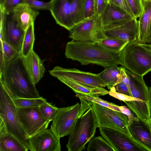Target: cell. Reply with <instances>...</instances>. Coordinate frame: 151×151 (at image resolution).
<instances>
[{
	"label": "cell",
	"instance_id": "cell-41",
	"mask_svg": "<svg viewBox=\"0 0 151 151\" xmlns=\"http://www.w3.org/2000/svg\"><path fill=\"white\" fill-rule=\"evenodd\" d=\"M120 71V77L122 81L127 86L128 89L129 95L130 96V82L124 67H119Z\"/></svg>",
	"mask_w": 151,
	"mask_h": 151
},
{
	"label": "cell",
	"instance_id": "cell-15",
	"mask_svg": "<svg viewBox=\"0 0 151 151\" xmlns=\"http://www.w3.org/2000/svg\"><path fill=\"white\" fill-rule=\"evenodd\" d=\"M31 151H60V138L52 131L47 128L29 138Z\"/></svg>",
	"mask_w": 151,
	"mask_h": 151
},
{
	"label": "cell",
	"instance_id": "cell-23",
	"mask_svg": "<svg viewBox=\"0 0 151 151\" xmlns=\"http://www.w3.org/2000/svg\"><path fill=\"white\" fill-rule=\"evenodd\" d=\"M16 137L8 132L0 135V151H27Z\"/></svg>",
	"mask_w": 151,
	"mask_h": 151
},
{
	"label": "cell",
	"instance_id": "cell-38",
	"mask_svg": "<svg viewBox=\"0 0 151 151\" xmlns=\"http://www.w3.org/2000/svg\"><path fill=\"white\" fill-rule=\"evenodd\" d=\"M121 112L126 115L128 117V127L134 120H138V118L133 112L127 106H119Z\"/></svg>",
	"mask_w": 151,
	"mask_h": 151
},
{
	"label": "cell",
	"instance_id": "cell-17",
	"mask_svg": "<svg viewBox=\"0 0 151 151\" xmlns=\"http://www.w3.org/2000/svg\"><path fill=\"white\" fill-rule=\"evenodd\" d=\"M128 127L131 137L147 151H151V132L147 124L139 119Z\"/></svg>",
	"mask_w": 151,
	"mask_h": 151
},
{
	"label": "cell",
	"instance_id": "cell-42",
	"mask_svg": "<svg viewBox=\"0 0 151 151\" xmlns=\"http://www.w3.org/2000/svg\"><path fill=\"white\" fill-rule=\"evenodd\" d=\"M97 14L100 17L105 8L106 3L105 0H95Z\"/></svg>",
	"mask_w": 151,
	"mask_h": 151
},
{
	"label": "cell",
	"instance_id": "cell-28",
	"mask_svg": "<svg viewBox=\"0 0 151 151\" xmlns=\"http://www.w3.org/2000/svg\"><path fill=\"white\" fill-rule=\"evenodd\" d=\"M88 151H115L114 148L102 137H93L88 142Z\"/></svg>",
	"mask_w": 151,
	"mask_h": 151
},
{
	"label": "cell",
	"instance_id": "cell-29",
	"mask_svg": "<svg viewBox=\"0 0 151 151\" xmlns=\"http://www.w3.org/2000/svg\"><path fill=\"white\" fill-rule=\"evenodd\" d=\"M1 41V67L6 62L9 61L15 58L21 54L11 45L3 41Z\"/></svg>",
	"mask_w": 151,
	"mask_h": 151
},
{
	"label": "cell",
	"instance_id": "cell-33",
	"mask_svg": "<svg viewBox=\"0 0 151 151\" xmlns=\"http://www.w3.org/2000/svg\"><path fill=\"white\" fill-rule=\"evenodd\" d=\"M26 0H4L3 4L0 5V9L5 14H9L13 12L18 5L25 3Z\"/></svg>",
	"mask_w": 151,
	"mask_h": 151
},
{
	"label": "cell",
	"instance_id": "cell-19",
	"mask_svg": "<svg viewBox=\"0 0 151 151\" xmlns=\"http://www.w3.org/2000/svg\"><path fill=\"white\" fill-rule=\"evenodd\" d=\"M25 67L33 83L35 85L43 76L45 71L43 62L33 49L23 57Z\"/></svg>",
	"mask_w": 151,
	"mask_h": 151
},
{
	"label": "cell",
	"instance_id": "cell-21",
	"mask_svg": "<svg viewBox=\"0 0 151 151\" xmlns=\"http://www.w3.org/2000/svg\"><path fill=\"white\" fill-rule=\"evenodd\" d=\"M12 13L19 24L25 31L29 25L34 22L39 14L38 11L32 9L26 3L17 6Z\"/></svg>",
	"mask_w": 151,
	"mask_h": 151
},
{
	"label": "cell",
	"instance_id": "cell-9",
	"mask_svg": "<svg viewBox=\"0 0 151 151\" xmlns=\"http://www.w3.org/2000/svg\"><path fill=\"white\" fill-rule=\"evenodd\" d=\"M81 104L77 103L70 106L58 108L50 129L60 138L70 135L79 118Z\"/></svg>",
	"mask_w": 151,
	"mask_h": 151
},
{
	"label": "cell",
	"instance_id": "cell-45",
	"mask_svg": "<svg viewBox=\"0 0 151 151\" xmlns=\"http://www.w3.org/2000/svg\"><path fill=\"white\" fill-rule=\"evenodd\" d=\"M150 101L151 106V86L149 89Z\"/></svg>",
	"mask_w": 151,
	"mask_h": 151
},
{
	"label": "cell",
	"instance_id": "cell-18",
	"mask_svg": "<svg viewBox=\"0 0 151 151\" xmlns=\"http://www.w3.org/2000/svg\"><path fill=\"white\" fill-rule=\"evenodd\" d=\"M142 11L139 17L137 40L147 43L151 41V0H142Z\"/></svg>",
	"mask_w": 151,
	"mask_h": 151
},
{
	"label": "cell",
	"instance_id": "cell-7",
	"mask_svg": "<svg viewBox=\"0 0 151 151\" xmlns=\"http://www.w3.org/2000/svg\"><path fill=\"white\" fill-rule=\"evenodd\" d=\"M0 116L8 132L16 137L30 150L29 140L19 120L17 107L0 82Z\"/></svg>",
	"mask_w": 151,
	"mask_h": 151
},
{
	"label": "cell",
	"instance_id": "cell-8",
	"mask_svg": "<svg viewBox=\"0 0 151 151\" xmlns=\"http://www.w3.org/2000/svg\"><path fill=\"white\" fill-rule=\"evenodd\" d=\"M69 31V37L75 41L94 43L106 37L96 14L75 24Z\"/></svg>",
	"mask_w": 151,
	"mask_h": 151
},
{
	"label": "cell",
	"instance_id": "cell-34",
	"mask_svg": "<svg viewBox=\"0 0 151 151\" xmlns=\"http://www.w3.org/2000/svg\"><path fill=\"white\" fill-rule=\"evenodd\" d=\"M25 3L33 9L38 11L40 10H50V1L45 2L38 0H26Z\"/></svg>",
	"mask_w": 151,
	"mask_h": 151
},
{
	"label": "cell",
	"instance_id": "cell-10",
	"mask_svg": "<svg viewBox=\"0 0 151 151\" xmlns=\"http://www.w3.org/2000/svg\"><path fill=\"white\" fill-rule=\"evenodd\" d=\"M0 11V38L21 53L25 31L19 24L12 13L5 14Z\"/></svg>",
	"mask_w": 151,
	"mask_h": 151
},
{
	"label": "cell",
	"instance_id": "cell-2",
	"mask_svg": "<svg viewBox=\"0 0 151 151\" xmlns=\"http://www.w3.org/2000/svg\"><path fill=\"white\" fill-rule=\"evenodd\" d=\"M121 51H112L97 43L72 40L67 44L65 55L67 58L78 61L82 65L92 64L106 68L121 65Z\"/></svg>",
	"mask_w": 151,
	"mask_h": 151
},
{
	"label": "cell",
	"instance_id": "cell-1",
	"mask_svg": "<svg viewBox=\"0 0 151 151\" xmlns=\"http://www.w3.org/2000/svg\"><path fill=\"white\" fill-rule=\"evenodd\" d=\"M12 99L41 97L24 66L21 54L0 68V82Z\"/></svg>",
	"mask_w": 151,
	"mask_h": 151
},
{
	"label": "cell",
	"instance_id": "cell-5",
	"mask_svg": "<svg viewBox=\"0 0 151 151\" xmlns=\"http://www.w3.org/2000/svg\"><path fill=\"white\" fill-rule=\"evenodd\" d=\"M130 82V96L136 101L124 102L137 117L146 123L151 117L149 89L142 76L135 74L125 68Z\"/></svg>",
	"mask_w": 151,
	"mask_h": 151
},
{
	"label": "cell",
	"instance_id": "cell-22",
	"mask_svg": "<svg viewBox=\"0 0 151 151\" xmlns=\"http://www.w3.org/2000/svg\"><path fill=\"white\" fill-rule=\"evenodd\" d=\"M59 80L70 88L76 93L97 97L108 93L109 91L103 87L92 86L67 79Z\"/></svg>",
	"mask_w": 151,
	"mask_h": 151
},
{
	"label": "cell",
	"instance_id": "cell-6",
	"mask_svg": "<svg viewBox=\"0 0 151 151\" xmlns=\"http://www.w3.org/2000/svg\"><path fill=\"white\" fill-rule=\"evenodd\" d=\"M98 127L96 117L92 107L88 109L78 118L70 134L66 146L68 151H81L93 137Z\"/></svg>",
	"mask_w": 151,
	"mask_h": 151
},
{
	"label": "cell",
	"instance_id": "cell-25",
	"mask_svg": "<svg viewBox=\"0 0 151 151\" xmlns=\"http://www.w3.org/2000/svg\"><path fill=\"white\" fill-rule=\"evenodd\" d=\"M96 43L108 50L118 52H121L129 42L117 38L106 37L97 40Z\"/></svg>",
	"mask_w": 151,
	"mask_h": 151
},
{
	"label": "cell",
	"instance_id": "cell-27",
	"mask_svg": "<svg viewBox=\"0 0 151 151\" xmlns=\"http://www.w3.org/2000/svg\"><path fill=\"white\" fill-rule=\"evenodd\" d=\"M35 40L34 23H33L25 30L21 52L22 56H26L33 49Z\"/></svg>",
	"mask_w": 151,
	"mask_h": 151
},
{
	"label": "cell",
	"instance_id": "cell-16",
	"mask_svg": "<svg viewBox=\"0 0 151 151\" xmlns=\"http://www.w3.org/2000/svg\"><path fill=\"white\" fill-rule=\"evenodd\" d=\"M73 0H51L50 10L57 24L69 31L74 25L70 15Z\"/></svg>",
	"mask_w": 151,
	"mask_h": 151
},
{
	"label": "cell",
	"instance_id": "cell-14",
	"mask_svg": "<svg viewBox=\"0 0 151 151\" xmlns=\"http://www.w3.org/2000/svg\"><path fill=\"white\" fill-rule=\"evenodd\" d=\"M134 17L123 22L103 27L106 37L119 38L128 42L137 40L138 22Z\"/></svg>",
	"mask_w": 151,
	"mask_h": 151
},
{
	"label": "cell",
	"instance_id": "cell-11",
	"mask_svg": "<svg viewBox=\"0 0 151 151\" xmlns=\"http://www.w3.org/2000/svg\"><path fill=\"white\" fill-rule=\"evenodd\" d=\"M19 120L28 138L47 128L50 122L41 113L39 106L17 107Z\"/></svg>",
	"mask_w": 151,
	"mask_h": 151
},
{
	"label": "cell",
	"instance_id": "cell-44",
	"mask_svg": "<svg viewBox=\"0 0 151 151\" xmlns=\"http://www.w3.org/2000/svg\"><path fill=\"white\" fill-rule=\"evenodd\" d=\"M146 123L150 128L151 132V117L146 121Z\"/></svg>",
	"mask_w": 151,
	"mask_h": 151
},
{
	"label": "cell",
	"instance_id": "cell-40",
	"mask_svg": "<svg viewBox=\"0 0 151 151\" xmlns=\"http://www.w3.org/2000/svg\"><path fill=\"white\" fill-rule=\"evenodd\" d=\"M114 87L115 88L116 92L129 96L127 87L122 81L120 77Z\"/></svg>",
	"mask_w": 151,
	"mask_h": 151
},
{
	"label": "cell",
	"instance_id": "cell-47",
	"mask_svg": "<svg viewBox=\"0 0 151 151\" xmlns=\"http://www.w3.org/2000/svg\"><path fill=\"white\" fill-rule=\"evenodd\" d=\"M109 0H105L106 2V3H108V2L109 1Z\"/></svg>",
	"mask_w": 151,
	"mask_h": 151
},
{
	"label": "cell",
	"instance_id": "cell-30",
	"mask_svg": "<svg viewBox=\"0 0 151 151\" xmlns=\"http://www.w3.org/2000/svg\"><path fill=\"white\" fill-rule=\"evenodd\" d=\"M12 100L17 107L21 108L39 106L47 101L42 97L37 98H19Z\"/></svg>",
	"mask_w": 151,
	"mask_h": 151
},
{
	"label": "cell",
	"instance_id": "cell-3",
	"mask_svg": "<svg viewBox=\"0 0 151 151\" xmlns=\"http://www.w3.org/2000/svg\"><path fill=\"white\" fill-rule=\"evenodd\" d=\"M121 65L143 77L151 72V45L137 40L128 43L122 50Z\"/></svg>",
	"mask_w": 151,
	"mask_h": 151
},
{
	"label": "cell",
	"instance_id": "cell-20",
	"mask_svg": "<svg viewBox=\"0 0 151 151\" xmlns=\"http://www.w3.org/2000/svg\"><path fill=\"white\" fill-rule=\"evenodd\" d=\"M134 17L119 7L107 3L100 16L103 27L115 24Z\"/></svg>",
	"mask_w": 151,
	"mask_h": 151
},
{
	"label": "cell",
	"instance_id": "cell-31",
	"mask_svg": "<svg viewBox=\"0 0 151 151\" xmlns=\"http://www.w3.org/2000/svg\"><path fill=\"white\" fill-rule=\"evenodd\" d=\"M76 96L79 99L81 98L90 101L101 106L121 112L119 106L113 103L109 102L104 100L99 97L91 96L79 93H76Z\"/></svg>",
	"mask_w": 151,
	"mask_h": 151
},
{
	"label": "cell",
	"instance_id": "cell-4",
	"mask_svg": "<svg viewBox=\"0 0 151 151\" xmlns=\"http://www.w3.org/2000/svg\"><path fill=\"white\" fill-rule=\"evenodd\" d=\"M79 99L81 102V109L79 117L88 109L92 107L99 128L113 129L131 137L128 127V118L126 115L91 101L81 98Z\"/></svg>",
	"mask_w": 151,
	"mask_h": 151
},
{
	"label": "cell",
	"instance_id": "cell-24",
	"mask_svg": "<svg viewBox=\"0 0 151 151\" xmlns=\"http://www.w3.org/2000/svg\"><path fill=\"white\" fill-rule=\"evenodd\" d=\"M99 75L106 86L110 90L114 87L120 76L119 67L116 65L107 67Z\"/></svg>",
	"mask_w": 151,
	"mask_h": 151
},
{
	"label": "cell",
	"instance_id": "cell-37",
	"mask_svg": "<svg viewBox=\"0 0 151 151\" xmlns=\"http://www.w3.org/2000/svg\"><path fill=\"white\" fill-rule=\"evenodd\" d=\"M108 94L112 97L124 102L137 101V100L135 98L130 96L116 92L114 87L112 88L110 90L108 91Z\"/></svg>",
	"mask_w": 151,
	"mask_h": 151
},
{
	"label": "cell",
	"instance_id": "cell-35",
	"mask_svg": "<svg viewBox=\"0 0 151 151\" xmlns=\"http://www.w3.org/2000/svg\"><path fill=\"white\" fill-rule=\"evenodd\" d=\"M134 17L137 18L140 16L142 11V0H126Z\"/></svg>",
	"mask_w": 151,
	"mask_h": 151
},
{
	"label": "cell",
	"instance_id": "cell-49",
	"mask_svg": "<svg viewBox=\"0 0 151 151\" xmlns=\"http://www.w3.org/2000/svg\"></svg>",
	"mask_w": 151,
	"mask_h": 151
},
{
	"label": "cell",
	"instance_id": "cell-48",
	"mask_svg": "<svg viewBox=\"0 0 151 151\" xmlns=\"http://www.w3.org/2000/svg\"><path fill=\"white\" fill-rule=\"evenodd\" d=\"M150 44H151V42H150Z\"/></svg>",
	"mask_w": 151,
	"mask_h": 151
},
{
	"label": "cell",
	"instance_id": "cell-26",
	"mask_svg": "<svg viewBox=\"0 0 151 151\" xmlns=\"http://www.w3.org/2000/svg\"><path fill=\"white\" fill-rule=\"evenodd\" d=\"M85 0H73L70 7V15L75 25L85 19L84 17Z\"/></svg>",
	"mask_w": 151,
	"mask_h": 151
},
{
	"label": "cell",
	"instance_id": "cell-39",
	"mask_svg": "<svg viewBox=\"0 0 151 151\" xmlns=\"http://www.w3.org/2000/svg\"><path fill=\"white\" fill-rule=\"evenodd\" d=\"M108 3L119 7L132 17H134L127 4L126 0H109Z\"/></svg>",
	"mask_w": 151,
	"mask_h": 151
},
{
	"label": "cell",
	"instance_id": "cell-43",
	"mask_svg": "<svg viewBox=\"0 0 151 151\" xmlns=\"http://www.w3.org/2000/svg\"><path fill=\"white\" fill-rule=\"evenodd\" d=\"M0 135H3L7 132L5 124L3 119L0 118Z\"/></svg>",
	"mask_w": 151,
	"mask_h": 151
},
{
	"label": "cell",
	"instance_id": "cell-36",
	"mask_svg": "<svg viewBox=\"0 0 151 151\" xmlns=\"http://www.w3.org/2000/svg\"><path fill=\"white\" fill-rule=\"evenodd\" d=\"M95 0H85L84 17L88 18L96 14Z\"/></svg>",
	"mask_w": 151,
	"mask_h": 151
},
{
	"label": "cell",
	"instance_id": "cell-46",
	"mask_svg": "<svg viewBox=\"0 0 151 151\" xmlns=\"http://www.w3.org/2000/svg\"><path fill=\"white\" fill-rule=\"evenodd\" d=\"M4 0H0V5H1L3 3Z\"/></svg>",
	"mask_w": 151,
	"mask_h": 151
},
{
	"label": "cell",
	"instance_id": "cell-12",
	"mask_svg": "<svg viewBox=\"0 0 151 151\" xmlns=\"http://www.w3.org/2000/svg\"><path fill=\"white\" fill-rule=\"evenodd\" d=\"M49 72L51 75L58 79H67L96 87L106 86L99 74L82 71L76 68H66L58 66L54 67Z\"/></svg>",
	"mask_w": 151,
	"mask_h": 151
},
{
	"label": "cell",
	"instance_id": "cell-32",
	"mask_svg": "<svg viewBox=\"0 0 151 151\" xmlns=\"http://www.w3.org/2000/svg\"><path fill=\"white\" fill-rule=\"evenodd\" d=\"M42 114L50 122L52 121L58 108L47 101L39 106Z\"/></svg>",
	"mask_w": 151,
	"mask_h": 151
},
{
	"label": "cell",
	"instance_id": "cell-13",
	"mask_svg": "<svg viewBox=\"0 0 151 151\" xmlns=\"http://www.w3.org/2000/svg\"><path fill=\"white\" fill-rule=\"evenodd\" d=\"M99 128L102 136L115 151H147L131 137L123 133L108 128Z\"/></svg>",
	"mask_w": 151,
	"mask_h": 151
}]
</instances>
